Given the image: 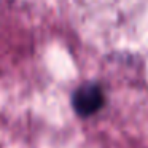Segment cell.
<instances>
[{
	"label": "cell",
	"mask_w": 148,
	"mask_h": 148,
	"mask_svg": "<svg viewBox=\"0 0 148 148\" xmlns=\"http://www.w3.org/2000/svg\"><path fill=\"white\" fill-rule=\"evenodd\" d=\"M105 105V94L99 83L88 81L72 92V108L80 118H89Z\"/></svg>",
	"instance_id": "obj_1"
}]
</instances>
